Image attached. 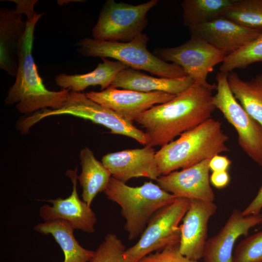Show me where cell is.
Instances as JSON below:
<instances>
[{"label": "cell", "instance_id": "5b68a950", "mask_svg": "<svg viewBox=\"0 0 262 262\" xmlns=\"http://www.w3.org/2000/svg\"><path fill=\"white\" fill-rule=\"evenodd\" d=\"M149 39L143 33L126 42L85 37L75 45L82 56L113 58L130 68L144 70L158 77L177 78L188 76L180 66L168 63L149 51L147 49Z\"/></svg>", "mask_w": 262, "mask_h": 262}, {"label": "cell", "instance_id": "d6a6232c", "mask_svg": "<svg viewBox=\"0 0 262 262\" xmlns=\"http://www.w3.org/2000/svg\"><path fill=\"white\" fill-rule=\"evenodd\" d=\"M16 4V9L21 14H24L26 17L33 15L35 12L34 11V5L37 2L36 0H12Z\"/></svg>", "mask_w": 262, "mask_h": 262}, {"label": "cell", "instance_id": "484cf974", "mask_svg": "<svg viewBox=\"0 0 262 262\" xmlns=\"http://www.w3.org/2000/svg\"><path fill=\"white\" fill-rule=\"evenodd\" d=\"M262 62V33L237 51L228 55L220 66V71L229 73Z\"/></svg>", "mask_w": 262, "mask_h": 262}, {"label": "cell", "instance_id": "7c38bea8", "mask_svg": "<svg viewBox=\"0 0 262 262\" xmlns=\"http://www.w3.org/2000/svg\"><path fill=\"white\" fill-rule=\"evenodd\" d=\"M66 175L72 183L70 195L63 198L58 197L47 200L52 205H44L40 207L39 215L44 222L63 220L68 222L74 229L92 233L95 232V225L97 219L90 206L79 197L77 192V167L68 170Z\"/></svg>", "mask_w": 262, "mask_h": 262}, {"label": "cell", "instance_id": "f546056e", "mask_svg": "<svg viewBox=\"0 0 262 262\" xmlns=\"http://www.w3.org/2000/svg\"><path fill=\"white\" fill-rule=\"evenodd\" d=\"M231 161L226 156L215 155L210 160L209 167L212 172L227 171Z\"/></svg>", "mask_w": 262, "mask_h": 262}, {"label": "cell", "instance_id": "d6986e66", "mask_svg": "<svg viewBox=\"0 0 262 262\" xmlns=\"http://www.w3.org/2000/svg\"><path fill=\"white\" fill-rule=\"evenodd\" d=\"M194 83L189 76L177 78L155 77L128 68L116 75L110 86L144 93L163 92L177 95Z\"/></svg>", "mask_w": 262, "mask_h": 262}, {"label": "cell", "instance_id": "d4e9b609", "mask_svg": "<svg viewBox=\"0 0 262 262\" xmlns=\"http://www.w3.org/2000/svg\"><path fill=\"white\" fill-rule=\"evenodd\" d=\"M223 17L243 27L262 31V0H235Z\"/></svg>", "mask_w": 262, "mask_h": 262}, {"label": "cell", "instance_id": "8992f818", "mask_svg": "<svg viewBox=\"0 0 262 262\" xmlns=\"http://www.w3.org/2000/svg\"><path fill=\"white\" fill-rule=\"evenodd\" d=\"M60 115H70L91 121L105 127L114 134L124 135L146 146V133L111 109L95 102L82 92L69 91L63 104L57 109H45L19 119L16 128L22 134L29 133L31 128L43 119Z\"/></svg>", "mask_w": 262, "mask_h": 262}, {"label": "cell", "instance_id": "6da1fadb", "mask_svg": "<svg viewBox=\"0 0 262 262\" xmlns=\"http://www.w3.org/2000/svg\"><path fill=\"white\" fill-rule=\"evenodd\" d=\"M216 85L194 83L170 101L155 105L135 121L146 131L147 145L161 147L212 118ZM146 145V146H147Z\"/></svg>", "mask_w": 262, "mask_h": 262}, {"label": "cell", "instance_id": "8fae6325", "mask_svg": "<svg viewBox=\"0 0 262 262\" xmlns=\"http://www.w3.org/2000/svg\"><path fill=\"white\" fill-rule=\"evenodd\" d=\"M86 95L132 122L152 107L167 102L176 96L163 92L144 93L112 86L98 92L90 91Z\"/></svg>", "mask_w": 262, "mask_h": 262}, {"label": "cell", "instance_id": "4fadbf2b", "mask_svg": "<svg viewBox=\"0 0 262 262\" xmlns=\"http://www.w3.org/2000/svg\"><path fill=\"white\" fill-rule=\"evenodd\" d=\"M217 210V206L212 201L189 199L188 210L180 225V253L194 261L202 258L207 242L208 223Z\"/></svg>", "mask_w": 262, "mask_h": 262}, {"label": "cell", "instance_id": "e0dca14e", "mask_svg": "<svg viewBox=\"0 0 262 262\" xmlns=\"http://www.w3.org/2000/svg\"><path fill=\"white\" fill-rule=\"evenodd\" d=\"M189 29L191 37L206 41L228 55L262 33V31L243 27L223 16Z\"/></svg>", "mask_w": 262, "mask_h": 262}, {"label": "cell", "instance_id": "ba28073f", "mask_svg": "<svg viewBox=\"0 0 262 262\" xmlns=\"http://www.w3.org/2000/svg\"><path fill=\"white\" fill-rule=\"evenodd\" d=\"M150 0L132 5L114 0L103 5L92 31L93 38L111 42H129L142 33L148 23V12L158 3Z\"/></svg>", "mask_w": 262, "mask_h": 262}, {"label": "cell", "instance_id": "7a4b0ae2", "mask_svg": "<svg viewBox=\"0 0 262 262\" xmlns=\"http://www.w3.org/2000/svg\"><path fill=\"white\" fill-rule=\"evenodd\" d=\"M43 15L36 13L27 17V28L19 51L16 81L4 100L6 104H16L20 113L27 115L49 108H60L69 93L67 89L58 91L48 89L38 73L32 51L34 29Z\"/></svg>", "mask_w": 262, "mask_h": 262}, {"label": "cell", "instance_id": "ac0fdd59", "mask_svg": "<svg viewBox=\"0 0 262 262\" xmlns=\"http://www.w3.org/2000/svg\"><path fill=\"white\" fill-rule=\"evenodd\" d=\"M27 28L22 14L16 9L0 10V68L16 77L19 51Z\"/></svg>", "mask_w": 262, "mask_h": 262}, {"label": "cell", "instance_id": "2e32d148", "mask_svg": "<svg viewBox=\"0 0 262 262\" xmlns=\"http://www.w3.org/2000/svg\"><path fill=\"white\" fill-rule=\"evenodd\" d=\"M262 223L261 213L244 216L242 211L234 210L220 231L207 240L204 262H234L233 249L237 239L246 236L251 228Z\"/></svg>", "mask_w": 262, "mask_h": 262}, {"label": "cell", "instance_id": "44dd1931", "mask_svg": "<svg viewBox=\"0 0 262 262\" xmlns=\"http://www.w3.org/2000/svg\"><path fill=\"white\" fill-rule=\"evenodd\" d=\"M80 159L82 172L78 180L82 189V200L91 207L97 194L105 190L112 175L89 147H84L80 151Z\"/></svg>", "mask_w": 262, "mask_h": 262}, {"label": "cell", "instance_id": "ffe728a7", "mask_svg": "<svg viewBox=\"0 0 262 262\" xmlns=\"http://www.w3.org/2000/svg\"><path fill=\"white\" fill-rule=\"evenodd\" d=\"M102 63L98 64L93 71L83 74L68 75L65 73L57 75L56 84L62 89L69 91L81 92L89 86L99 85L101 90L110 87L116 75L121 71L129 68L117 61L102 58Z\"/></svg>", "mask_w": 262, "mask_h": 262}, {"label": "cell", "instance_id": "4dcf8cb0", "mask_svg": "<svg viewBox=\"0 0 262 262\" xmlns=\"http://www.w3.org/2000/svg\"><path fill=\"white\" fill-rule=\"evenodd\" d=\"M262 209V185L257 195L246 209L242 211L244 216L256 215L261 213Z\"/></svg>", "mask_w": 262, "mask_h": 262}, {"label": "cell", "instance_id": "277c9868", "mask_svg": "<svg viewBox=\"0 0 262 262\" xmlns=\"http://www.w3.org/2000/svg\"><path fill=\"white\" fill-rule=\"evenodd\" d=\"M103 192L120 206L130 240L140 236L153 215L177 198L151 181L132 187L112 177Z\"/></svg>", "mask_w": 262, "mask_h": 262}, {"label": "cell", "instance_id": "7402d4cb", "mask_svg": "<svg viewBox=\"0 0 262 262\" xmlns=\"http://www.w3.org/2000/svg\"><path fill=\"white\" fill-rule=\"evenodd\" d=\"M34 229L39 233L53 236L63 252V262H89L94 255V251L81 246L74 237V228L66 221L44 222L35 226Z\"/></svg>", "mask_w": 262, "mask_h": 262}, {"label": "cell", "instance_id": "603a6c76", "mask_svg": "<svg viewBox=\"0 0 262 262\" xmlns=\"http://www.w3.org/2000/svg\"><path fill=\"white\" fill-rule=\"evenodd\" d=\"M229 88L245 110L262 125V73L249 81L242 80L237 73H228Z\"/></svg>", "mask_w": 262, "mask_h": 262}, {"label": "cell", "instance_id": "83f0119b", "mask_svg": "<svg viewBox=\"0 0 262 262\" xmlns=\"http://www.w3.org/2000/svg\"><path fill=\"white\" fill-rule=\"evenodd\" d=\"M233 257L234 262H262V231L241 241Z\"/></svg>", "mask_w": 262, "mask_h": 262}, {"label": "cell", "instance_id": "4316f807", "mask_svg": "<svg viewBox=\"0 0 262 262\" xmlns=\"http://www.w3.org/2000/svg\"><path fill=\"white\" fill-rule=\"evenodd\" d=\"M125 246L113 233L106 235L89 262H126L124 257Z\"/></svg>", "mask_w": 262, "mask_h": 262}, {"label": "cell", "instance_id": "cb8c5ba5", "mask_svg": "<svg viewBox=\"0 0 262 262\" xmlns=\"http://www.w3.org/2000/svg\"><path fill=\"white\" fill-rule=\"evenodd\" d=\"M235 0H184V24L189 29L223 16Z\"/></svg>", "mask_w": 262, "mask_h": 262}, {"label": "cell", "instance_id": "52a82bcc", "mask_svg": "<svg viewBox=\"0 0 262 262\" xmlns=\"http://www.w3.org/2000/svg\"><path fill=\"white\" fill-rule=\"evenodd\" d=\"M189 206V199L177 197L171 204L161 209L151 218L138 242L126 249V262H137L153 251H160L180 244L179 224Z\"/></svg>", "mask_w": 262, "mask_h": 262}, {"label": "cell", "instance_id": "5bb4252c", "mask_svg": "<svg viewBox=\"0 0 262 262\" xmlns=\"http://www.w3.org/2000/svg\"><path fill=\"white\" fill-rule=\"evenodd\" d=\"M101 162L115 179L126 183L134 178L146 177L156 180L161 176L153 147L125 149L104 155Z\"/></svg>", "mask_w": 262, "mask_h": 262}, {"label": "cell", "instance_id": "9a60e30c", "mask_svg": "<svg viewBox=\"0 0 262 262\" xmlns=\"http://www.w3.org/2000/svg\"><path fill=\"white\" fill-rule=\"evenodd\" d=\"M210 160H205L180 171L161 175L156 180L157 184L177 197L213 202L214 194L210 185Z\"/></svg>", "mask_w": 262, "mask_h": 262}, {"label": "cell", "instance_id": "9c48e42d", "mask_svg": "<svg viewBox=\"0 0 262 262\" xmlns=\"http://www.w3.org/2000/svg\"><path fill=\"white\" fill-rule=\"evenodd\" d=\"M228 73L219 72L213 103L236 130L238 144L256 163L262 166V125L251 116L234 97L228 81Z\"/></svg>", "mask_w": 262, "mask_h": 262}, {"label": "cell", "instance_id": "f1b7e54d", "mask_svg": "<svg viewBox=\"0 0 262 262\" xmlns=\"http://www.w3.org/2000/svg\"><path fill=\"white\" fill-rule=\"evenodd\" d=\"M137 262H198L182 255L179 251V244L167 247L154 253H150Z\"/></svg>", "mask_w": 262, "mask_h": 262}, {"label": "cell", "instance_id": "30bf717a", "mask_svg": "<svg viewBox=\"0 0 262 262\" xmlns=\"http://www.w3.org/2000/svg\"><path fill=\"white\" fill-rule=\"evenodd\" d=\"M153 54L181 67L195 83L207 84V77L228 54L199 38L192 37L172 48H157Z\"/></svg>", "mask_w": 262, "mask_h": 262}, {"label": "cell", "instance_id": "3957f363", "mask_svg": "<svg viewBox=\"0 0 262 262\" xmlns=\"http://www.w3.org/2000/svg\"><path fill=\"white\" fill-rule=\"evenodd\" d=\"M229 137L221 123L211 118L156 152V160L161 175L188 168L202 161L229 151Z\"/></svg>", "mask_w": 262, "mask_h": 262}, {"label": "cell", "instance_id": "1f68e13d", "mask_svg": "<svg viewBox=\"0 0 262 262\" xmlns=\"http://www.w3.org/2000/svg\"><path fill=\"white\" fill-rule=\"evenodd\" d=\"M210 181L214 187L222 189L229 184L230 176L227 171L213 172L210 176Z\"/></svg>", "mask_w": 262, "mask_h": 262}]
</instances>
